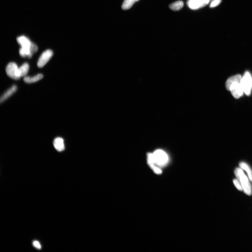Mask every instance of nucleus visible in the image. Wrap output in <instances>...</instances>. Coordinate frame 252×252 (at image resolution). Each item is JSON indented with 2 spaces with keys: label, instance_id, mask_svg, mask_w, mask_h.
Returning <instances> with one entry per match:
<instances>
[{
  "label": "nucleus",
  "instance_id": "nucleus-15",
  "mask_svg": "<svg viewBox=\"0 0 252 252\" xmlns=\"http://www.w3.org/2000/svg\"><path fill=\"white\" fill-rule=\"evenodd\" d=\"M139 0H124L122 9L123 10H127L130 9L133 4Z\"/></svg>",
  "mask_w": 252,
  "mask_h": 252
},
{
  "label": "nucleus",
  "instance_id": "nucleus-4",
  "mask_svg": "<svg viewBox=\"0 0 252 252\" xmlns=\"http://www.w3.org/2000/svg\"><path fill=\"white\" fill-rule=\"evenodd\" d=\"M241 84L244 93L247 95H250L252 88V77L248 72H246L241 80Z\"/></svg>",
  "mask_w": 252,
  "mask_h": 252
},
{
  "label": "nucleus",
  "instance_id": "nucleus-6",
  "mask_svg": "<svg viewBox=\"0 0 252 252\" xmlns=\"http://www.w3.org/2000/svg\"><path fill=\"white\" fill-rule=\"evenodd\" d=\"M155 164L162 166L165 165L168 162V157L166 153L163 151L158 150L153 153Z\"/></svg>",
  "mask_w": 252,
  "mask_h": 252
},
{
  "label": "nucleus",
  "instance_id": "nucleus-13",
  "mask_svg": "<svg viewBox=\"0 0 252 252\" xmlns=\"http://www.w3.org/2000/svg\"><path fill=\"white\" fill-rule=\"evenodd\" d=\"M29 69V64L27 63L23 64L19 68V72L20 77H25L27 75Z\"/></svg>",
  "mask_w": 252,
  "mask_h": 252
},
{
  "label": "nucleus",
  "instance_id": "nucleus-2",
  "mask_svg": "<svg viewBox=\"0 0 252 252\" xmlns=\"http://www.w3.org/2000/svg\"><path fill=\"white\" fill-rule=\"evenodd\" d=\"M18 43L21 46V48L29 59L37 51V45L31 42L29 39L25 36H19L17 39Z\"/></svg>",
  "mask_w": 252,
  "mask_h": 252
},
{
  "label": "nucleus",
  "instance_id": "nucleus-1",
  "mask_svg": "<svg viewBox=\"0 0 252 252\" xmlns=\"http://www.w3.org/2000/svg\"><path fill=\"white\" fill-rule=\"evenodd\" d=\"M241 75L238 74L230 77L225 83L226 89L230 91L233 97L238 99L242 96L244 93L241 84Z\"/></svg>",
  "mask_w": 252,
  "mask_h": 252
},
{
  "label": "nucleus",
  "instance_id": "nucleus-12",
  "mask_svg": "<svg viewBox=\"0 0 252 252\" xmlns=\"http://www.w3.org/2000/svg\"><path fill=\"white\" fill-rule=\"evenodd\" d=\"M239 166L241 168L246 171L248 174L249 180L252 182V170L250 166L247 163L244 162H241Z\"/></svg>",
  "mask_w": 252,
  "mask_h": 252
},
{
  "label": "nucleus",
  "instance_id": "nucleus-7",
  "mask_svg": "<svg viewBox=\"0 0 252 252\" xmlns=\"http://www.w3.org/2000/svg\"><path fill=\"white\" fill-rule=\"evenodd\" d=\"M53 54V52L51 49H48L44 52L38 61L37 66L39 68H42L45 66L52 57Z\"/></svg>",
  "mask_w": 252,
  "mask_h": 252
},
{
  "label": "nucleus",
  "instance_id": "nucleus-5",
  "mask_svg": "<svg viewBox=\"0 0 252 252\" xmlns=\"http://www.w3.org/2000/svg\"><path fill=\"white\" fill-rule=\"evenodd\" d=\"M6 73L11 78L14 80H19L20 79L19 72V68L17 64L14 62H10L8 64L6 68Z\"/></svg>",
  "mask_w": 252,
  "mask_h": 252
},
{
  "label": "nucleus",
  "instance_id": "nucleus-16",
  "mask_svg": "<svg viewBox=\"0 0 252 252\" xmlns=\"http://www.w3.org/2000/svg\"><path fill=\"white\" fill-rule=\"evenodd\" d=\"M149 165L152 169L154 171V172L157 174H160L162 173V171L160 169L156 166L155 164L150 163Z\"/></svg>",
  "mask_w": 252,
  "mask_h": 252
},
{
  "label": "nucleus",
  "instance_id": "nucleus-9",
  "mask_svg": "<svg viewBox=\"0 0 252 252\" xmlns=\"http://www.w3.org/2000/svg\"><path fill=\"white\" fill-rule=\"evenodd\" d=\"M53 145L54 148L58 152H62L65 149L64 141L62 138H56L54 140Z\"/></svg>",
  "mask_w": 252,
  "mask_h": 252
},
{
  "label": "nucleus",
  "instance_id": "nucleus-11",
  "mask_svg": "<svg viewBox=\"0 0 252 252\" xmlns=\"http://www.w3.org/2000/svg\"><path fill=\"white\" fill-rule=\"evenodd\" d=\"M43 77V75L42 74H39L33 77L25 76L24 78V81L27 84H31L37 82L38 81L42 79Z\"/></svg>",
  "mask_w": 252,
  "mask_h": 252
},
{
  "label": "nucleus",
  "instance_id": "nucleus-8",
  "mask_svg": "<svg viewBox=\"0 0 252 252\" xmlns=\"http://www.w3.org/2000/svg\"><path fill=\"white\" fill-rule=\"evenodd\" d=\"M210 2V0H189L188 5L190 9L196 10L206 6Z\"/></svg>",
  "mask_w": 252,
  "mask_h": 252
},
{
  "label": "nucleus",
  "instance_id": "nucleus-10",
  "mask_svg": "<svg viewBox=\"0 0 252 252\" xmlns=\"http://www.w3.org/2000/svg\"><path fill=\"white\" fill-rule=\"evenodd\" d=\"M17 89V87L16 85H14L10 88L9 90H8L4 94L2 95L0 99V102L1 103L3 102L5 100L8 98L10 97H11L14 93L16 92Z\"/></svg>",
  "mask_w": 252,
  "mask_h": 252
},
{
  "label": "nucleus",
  "instance_id": "nucleus-14",
  "mask_svg": "<svg viewBox=\"0 0 252 252\" xmlns=\"http://www.w3.org/2000/svg\"><path fill=\"white\" fill-rule=\"evenodd\" d=\"M184 5L183 1H178L171 4L169 6V7L173 11H178L182 9Z\"/></svg>",
  "mask_w": 252,
  "mask_h": 252
},
{
  "label": "nucleus",
  "instance_id": "nucleus-17",
  "mask_svg": "<svg viewBox=\"0 0 252 252\" xmlns=\"http://www.w3.org/2000/svg\"><path fill=\"white\" fill-rule=\"evenodd\" d=\"M222 0H212L210 2V7L214 8L219 6Z\"/></svg>",
  "mask_w": 252,
  "mask_h": 252
},
{
  "label": "nucleus",
  "instance_id": "nucleus-18",
  "mask_svg": "<svg viewBox=\"0 0 252 252\" xmlns=\"http://www.w3.org/2000/svg\"><path fill=\"white\" fill-rule=\"evenodd\" d=\"M233 183L234 184L236 188L240 191H242L243 189L242 187L240 182L237 179H234L233 180Z\"/></svg>",
  "mask_w": 252,
  "mask_h": 252
},
{
  "label": "nucleus",
  "instance_id": "nucleus-3",
  "mask_svg": "<svg viewBox=\"0 0 252 252\" xmlns=\"http://www.w3.org/2000/svg\"><path fill=\"white\" fill-rule=\"evenodd\" d=\"M235 175L238 180L240 182L244 193L248 196L252 194V189L249 179L245 173L242 169L237 168L234 171Z\"/></svg>",
  "mask_w": 252,
  "mask_h": 252
},
{
  "label": "nucleus",
  "instance_id": "nucleus-19",
  "mask_svg": "<svg viewBox=\"0 0 252 252\" xmlns=\"http://www.w3.org/2000/svg\"><path fill=\"white\" fill-rule=\"evenodd\" d=\"M33 245L36 249L40 250L42 248L41 244L38 241H34L33 242Z\"/></svg>",
  "mask_w": 252,
  "mask_h": 252
},
{
  "label": "nucleus",
  "instance_id": "nucleus-20",
  "mask_svg": "<svg viewBox=\"0 0 252 252\" xmlns=\"http://www.w3.org/2000/svg\"><path fill=\"white\" fill-rule=\"evenodd\" d=\"M210 2H211L212 1V0H210Z\"/></svg>",
  "mask_w": 252,
  "mask_h": 252
}]
</instances>
